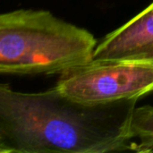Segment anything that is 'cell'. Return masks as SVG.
<instances>
[{
	"instance_id": "cell-1",
	"label": "cell",
	"mask_w": 153,
	"mask_h": 153,
	"mask_svg": "<svg viewBox=\"0 0 153 153\" xmlns=\"http://www.w3.org/2000/svg\"><path fill=\"white\" fill-rule=\"evenodd\" d=\"M137 100L87 105L56 87L21 92L0 85V153L142 152L130 131Z\"/></svg>"
},
{
	"instance_id": "cell-2",
	"label": "cell",
	"mask_w": 153,
	"mask_h": 153,
	"mask_svg": "<svg viewBox=\"0 0 153 153\" xmlns=\"http://www.w3.org/2000/svg\"><path fill=\"white\" fill-rule=\"evenodd\" d=\"M97 39L88 30L47 10L17 9L0 15V74H59L93 58Z\"/></svg>"
},
{
	"instance_id": "cell-3",
	"label": "cell",
	"mask_w": 153,
	"mask_h": 153,
	"mask_svg": "<svg viewBox=\"0 0 153 153\" xmlns=\"http://www.w3.org/2000/svg\"><path fill=\"white\" fill-rule=\"evenodd\" d=\"M55 87L87 105L138 100L153 92V65L91 60L62 74Z\"/></svg>"
},
{
	"instance_id": "cell-4",
	"label": "cell",
	"mask_w": 153,
	"mask_h": 153,
	"mask_svg": "<svg viewBox=\"0 0 153 153\" xmlns=\"http://www.w3.org/2000/svg\"><path fill=\"white\" fill-rule=\"evenodd\" d=\"M93 61L153 65V2L97 45Z\"/></svg>"
}]
</instances>
